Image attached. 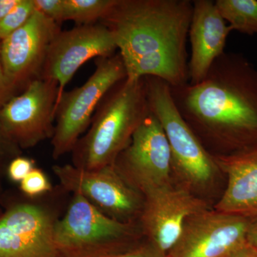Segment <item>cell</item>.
Listing matches in <instances>:
<instances>
[{
	"label": "cell",
	"mask_w": 257,
	"mask_h": 257,
	"mask_svg": "<svg viewBox=\"0 0 257 257\" xmlns=\"http://www.w3.org/2000/svg\"><path fill=\"white\" fill-rule=\"evenodd\" d=\"M176 107L213 156L257 141V67L241 53L224 52L202 82L170 87Z\"/></svg>",
	"instance_id": "obj_1"
},
{
	"label": "cell",
	"mask_w": 257,
	"mask_h": 257,
	"mask_svg": "<svg viewBox=\"0 0 257 257\" xmlns=\"http://www.w3.org/2000/svg\"><path fill=\"white\" fill-rule=\"evenodd\" d=\"M192 12L190 0H116L99 23L114 36L126 78L155 77L170 87L189 82Z\"/></svg>",
	"instance_id": "obj_2"
},
{
	"label": "cell",
	"mask_w": 257,
	"mask_h": 257,
	"mask_svg": "<svg viewBox=\"0 0 257 257\" xmlns=\"http://www.w3.org/2000/svg\"><path fill=\"white\" fill-rule=\"evenodd\" d=\"M150 113L145 79L117 83L103 98L87 133L74 146L72 165L85 170L114 165Z\"/></svg>",
	"instance_id": "obj_3"
},
{
	"label": "cell",
	"mask_w": 257,
	"mask_h": 257,
	"mask_svg": "<svg viewBox=\"0 0 257 257\" xmlns=\"http://www.w3.org/2000/svg\"><path fill=\"white\" fill-rule=\"evenodd\" d=\"M149 105L168 140L175 171L189 187H206L219 171L214 158L176 107L170 86L155 77H145Z\"/></svg>",
	"instance_id": "obj_4"
},
{
	"label": "cell",
	"mask_w": 257,
	"mask_h": 257,
	"mask_svg": "<svg viewBox=\"0 0 257 257\" xmlns=\"http://www.w3.org/2000/svg\"><path fill=\"white\" fill-rule=\"evenodd\" d=\"M126 78L119 54L96 59V69L87 82L69 92L64 91L55 106V127L51 139L52 157L58 160L72 152L87 131L103 98L117 83Z\"/></svg>",
	"instance_id": "obj_5"
},
{
	"label": "cell",
	"mask_w": 257,
	"mask_h": 257,
	"mask_svg": "<svg viewBox=\"0 0 257 257\" xmlns=\"http://www.w3.org/2000/svg\"><path fill=\"white\" fill-rule=\"evenodd\" d=\"M135 225L111 218L79 194H73L63 217L56 221L54 240L60 257H106L133 236Z\"/></svg>",
	"instance_id": "obj_6"
},
{
	"label": "cell",
	"mask_w": 257,
	"mask_h": 257,
	"mask_svg": "<svg viewBox=\"0 0 257 257\" xmlns=\"http://www.w3.org/2000/svg\"><path fill=\"white\" fill-rule=\"evenodd\" d=\"M52 171L62 188L82 196L106 215L126 222L140 215L143 194L125 180L114 165L85 170L71 164L53 166Z\"/></svg>",
	"instance_id": "obj_7"
},
{
	"label": "cell",
	"mask_w": 257,
	"mask_h": 257,
	"mask_svg": "<svg viewBox=\"0 0 257 257\" xmlns=\"http://www.w3.org/2000/svg\"><path fill=\"white\" fill-rule=\"evenodd\" d=\"M57 94L54 81L40 77L0 108V124L22 150L53 137Z\"/></svg>",
	"instance_id": "obj_8"
},
{
	"label": "cell",
	"mask_w": 257,
	"mask_h": 257,
	"mask_svg": "<svg viewBox=\"0 0 257 257\" xmlns=\"http://www.w3.org/2000/svg\"><path fill=\"white\" fill-rule=\"evenodd\" d=\"M114 167L143 196L171 184L170 145L162 125L152 112L134 133L131 143L119 154Z\"/></svg>",
	"instance_id": "obj_9"
},
{
	"label": "cell",
	"mask_w": 257,
	"mask_h": 257,
	"mask_svg": "<svg viewBox=\"0 0 257 257\" xmlns=\"http://www.w3.org/2000/svg\"><path fill=\"white\" fill-rule=\"evenodd\" d=\"M116 49L112 33L100 23L77 25L59 32L51 42L40 77L57 84L56 104L66 85L83 64L96 57H111Z\"/></svg>",
	"instance_id": "obj_10"
},
{
	"label": "cell",
	"mask_w": 257,
	"mask_h": 257,
	"mask_svg": "<svg viewBox=\"0 0 257 257\" xmlns=\"http://www.w3.org/2000/svg\"><path fill=\"white\" fill-rule=\"evenodd\" d=\"M143 198L142 231L165 257L178 240L187 219L207 209V203L193 195L189 188L175 187L172 183L145 193Z\"/></svg>",
	"instance_id": "obj_11"
},
{
	"label": "cell",
	"mask_w": 257,
	"mask_h": 257,
	"mask_svg": "<svg viewBox=\"0 0 257 257\" xmlns=\"http://www.w3.org/2000/svg\"><path fill=\"white\" fill-rule=\"evenodd\" d=\"M250 219L208 209L184 223L166 257H229L246 243Z\"/></svg>",
	"instance_id": "obj_12"
},
{
	"label": "cell",
	"mask_w": 257,
	"mask_h": 257,
	"mask_svg": "<svg viewBox=\"0 0 257 257\" xmlns=\"http://www.w3.org/2000/svg\"><path fill=\"white\" fill-rule=\"evenodd\" d=\"M60 24L35 10L28 23L0 42V59L7 80L16 90L41 77L51 42Z\"/></svg>",
	"instance_id": "obj_13"
},
{
	"label": "cell",
	"mask_w": 257,
	"mask_h": 257,
	"mask_svg": "<svg viewBox=\"0 0 257 257\" xmlns=\"http://www.w3.org/2000/svg\"><path fill=\"white\" fill-rule=\"evenodd\" d=\"M57 219L37 203H20L0 216V257H60L54 240Z\"/></svg>",
	"instance_id": "obj_14"
},
{
	"label": "cell",
	"mask_w": 257,
	"mask_h": 257,
	"mask_svg": "<svg viewBox=\"0 0 257 257\" xmlns=\"http://www.w3.org/2000/svg\"><path fill=\"white\" fill-rule=\"evenodd\" d=\"M232 31L214 1L193 2L188 36L192 51L188 64L189 84H198L207 76L214 61L224 53L226 40Z\"/></svg>",
	"instance_id": "obj_15"
},
{
	"label": "cell",
	"mask_w": 257,
	"mask_h": 257,
	"mask_svg": "<svg viewBox=\"0 0 257 257\" xmlns=\"http://www.w3.org/2000/svg\"><path fill=\"white\" fill-rule=\"evenodd\" d=\"M213 158L227 178L215 210L246 218L257 216V141L229 155Z\"/></svg>",
	"instance_id": "obj_16"
},
{
	"label": "cell",
	"mask_w": 257,
	"mask_h": 257,
	"mask_svg": "<svg viewBox=\"0 0 257 257\" xmlns=\"http://www.w3.org/2000/svg\"><path fill=\"white\" fill-rule=\"evenodd\" d=\"M219 14L233 30L244 35H257L256 0H216Z\"/></svg>",
	"instance_id": "obj_17"
},
{
	"label": "cell",
	"mask_w": 257,
	"mask_h": 257,
	"mask_svg": "<svg viewBox=\"0 0 257 257\" xmlns=\"http://www.w3.org/2000/svg\"><path fill=\"white\" fill-rule=\"evenodd\" d=\"M116 0H64L63 21L71 20L77 25L100 21Z\"/></svg>",
	"instance_id": "obj_18"
},
{
	"label": "cell",
	"mask_w": 257,
	"mask_h": 257,
	"mask_svg": "<svg viewBox=\"0 0 257 257\" xmlns=\"http://www.w3.org/2000/svg\"><path fill=\"white\" fill-rule=\"evenodd\" d=\"M35 12L33 0H20L14 9L0 22V42L28 23Z\"/></svg>",
	"instance_id": "obj_19"
},
{
	"label": "cell",
	"mask_w": 257,
	"mask_h": 257,
	"mask_svg": "<svg viewBox=\"0 0 257 257\" xmlns=\"http://www.w3.org/2000/svg\"><path fill=\"white\" fill-rule=\"evenodd\" d=\"M52 186L43 171L36 167L20 182V190L30 198L43 195L52 190Z\"/></svg>",
	"instance_id": "obj_20"
},
{
	"label": "cell",
	"mask_w": 257,
	"mask_h": 257,
	"mask_svg": "<svg viewBox=\"0 0 257 257\" xmlns=\"http://www.w3.org/2000/svg\"><path fill=\"white\" fill-rule=\"evenodd\" d=\"M35 162L29 157H15L8 165V175L10 180L21 182L34 168Z\"/></svg>",
	"instance_id": "obj_21"
},
{
	"label": "cell",
	"mask_w": 257,
	"mask_h": 257,
	"mask_svg": "<svg viewBox=\"0 0 257 257\" xmlns=\"http://www.w3.org/2000/svg\"><path fill=\"white\" fill-rule=\"evenodd\" d=\"M35 10L60 24L63 21L64 0H33Z\"/></svg>",
	"instance_id": "obj_22"
},
{
	"label": "cell",
	"mask_w": 257,
	"mask_h": 257,
	"mask_svg": "<svg viewBox=\"0 0 257 257\" xmlns=\"http://www.w3.org/2000/svg\"><path fill=\"white\" fill-rule=\"evenodd\" d=\"M22 151L0 124V164L3 166L9 164L15 157L21 156Z\"/></svg>",
	"instance_id": "obj_23"
},
{
	"label": "cell",
	"mask_w": 257,
	"mask_h": 257,
	"mask_svg": "<svg viewBox=\"0 0 257 257\" xmlns=\"http://www.w3.org/2000/svg\"><path fill=\"white\" fill-rule=\"evenodd\" d=\"M14 89L10 86L5 77L0 59V108L14 96Z\"/></svg>",
	"instance_id": "obj_24"
},
{
	"label": "cell",
	"mask_w": 257,
	"mask_h": 257,
	"mask_svg": "<svg viewBox=\"0 0 257 257\" xmlns=\"http://www.w3.org/2000/svg\"><path fill=\"white\" fill-rule=\"evenodd\" d=\"M106 257H165L157 251L153 246L138 248L135 251L128 252L119 253Z\"/></svg>",
	"instance_id": "obj_25"
},
{
	"label": "cell",
	"mask_w": 257,
	"mask_h": 257,
	"mask_svg": "<svg viewBox=\"0 0 257 257\" xmlns=\"http://www.w3.org/2000/svg\"><path fill=\"white\" fill-rule=\"evenodd\" d=\"M246 242L257 248V216L250 219L248 225Z\"/></svg>",
	"instance_id": "obj_26"
},
{
	"label": "cell",
	"mask_w": 257,
	"mask_h": 257,
	"mask_svg": "<svg viewBox=\"0 0 257 257\" xmlns=\"http://www.w3.org/2000/svg\"><path fill=\"white\" fill-rule=\"evenodd\" d=\"M229 257H257V248L246 242Z\"/></svg>",
	"instance_id": "obj_27"
},
{
	"label": "cell",
	"mask_w": 257,
	"mask_h": 257,
	"mask_svg": "<svg viewBox=\"0 0 257 257\" xmlns=\"http://www.w3.org/2000/svg\"><path fill=\"white\" fill-rule=\"evenodd\" d=\"M20 0H0V22L20 3Z\"/></svg>",
	"instance_id": "obj_28"
},
{
	"label": "cell",
	"mask_w": 257,
	"mask_h": 257,
	"mask_svg": "<svg viewBox=\"0 0 257 257\" xmlns=\"http://www.w3.org/2000/svg\"><path fill=\"white\" fill-rule=\"evenodd\" d=\"M3 167H4V166L0 164V182H1V176L2 172H3Z\"/></svg>",
	"instance_id": "obj_29"
}]
</instances>
